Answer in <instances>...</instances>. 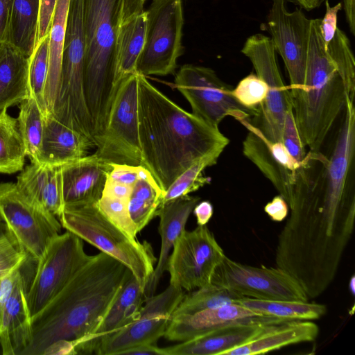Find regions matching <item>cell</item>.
I'll return each mask as SVG.
<instances>
[{"instance_id":"cell-24","label":"cell","mask_w":355,"mask_h":355,"mask_svg":"<svg viewBox=\"0 0 355 355\" xmlns=\"http://www.w3.org/2000/svg\"><path fill=\"white\" fill-rule=\"evenodd\" d=\"M19 189L34 202L58 217L63 209L59 166L31 163L20 171Z\"/></svg>"},{"instance_id":"cell-28","label":"cell","mask_w":355,"mask_h":355,"mask_svg":"<svg viewBox=\"0 0 355 355\" xmlns=\"http://www.w3.org/2000/svg\"><path fill=\"white\" fill-rule=\"evenodd\" d=\"M39 19L40 0H13L5 43L30 58L37 44Z\"/></svg>"},{"instance_id":"cell-47","label":"cell","mask_w":355,"mask_h":355,"mask_svg":"<svg viewBox=\"0 0 355 355\" xmlns=\"http://www.w3.org/2000/svg\"><path fill=\"white\" fill-rule=\"evenodd\" d=\"M13 0H0V45L6 42Z\"/></svg>"},{"instance_id":"cell-49","label":"cell","mask_w":355,"mask_h":355,"mask_svg":"<svg viewBox=\"0 0 355 355\" xmlns=\"http://www.w3.org/2000/svg\"><path fill=\"white\" fill-rule=\"evenodd\" d=\"M193 212L196 218L198 225H206L212 217L214 208L208 200L198 202L193 208Z\"/></svg>"},{"instance_id":"cell-45","label":"cell","mask_w":355,"mask_h":355,"mask_svg":"<svg viewBox=\"0 0 355 355\" xmlns=\"http://www.w3.org/2000/svg\"><path fill=\"white\" fill-rule=\"evenodd\" d=\"M22 265L15 268L0 279V322L8 299L11 295L14 286L21 272V269Z\"/></svg>"},{"instance_id":"cell-18","label":"cell","mask_w":355,"mask_h":355,"mask_svg":"<svg viewBox=\"0 0 355 355\" xmlns=\"http://www.w3.org/2000/svg\"><path fill=\"white\" fill-rule=\"evenodd\" d=\"M110 168L94 153L59 166L64 205L97 202Z\"/></svg>"},{"instance_id":"cell-40","label":"cell","mask_w":355,"mask_h":355,"mask_svg":"<svg viewBox=\"0 0 355 355\" xmlns=\"http://www.w3.org/2000/svg\"><path fill=\"white\" fill-rule=\"evenodd\" d=\"M26 259L17 239L0 217V279L21 266Z\"/></svg>"},{"instance_id":"cell-38","label":"cell","mask_w":355,"mask_h":355,"mask_svg":"<svg viewBox=\"0 0 355 355\" xmlns=\"http://www.w3.org/2000/svg\"><path fill=\"white\" fill-rule=\"evenodd\" d=\"M268 92L267 85L256 74L243 78L232 90L235 100L245 108L258 115L259 108L265 101ZM254 116V117H255Z\"/></svg>"},{"instance_id":"cell-41","label":"cell","mask_w":355,"mask_h":355,"mask_svg":"<svg viewBox=\"0 0 355 355\" xmlns=\"http://www.w3.org/2000/svg\"><path fill=\"white\" fill-rule=\"evenodd\" d=\"M282 143L289 155L300 164L306 153L296 125L293 106L288 107L284 116L282 130Z\"/></svg>"},{"instance_id":"cell-11","label":"cell","mask_w":355,"mask_h":355,"mask_svg":"<svg viewBox=\"0 0 355 355\" xmlns=\"http://www.w3.org/2000/svg\"><path fill=\"white\" fill-rule=\"evenodd\" d=\"M89 255L83 240L67 231L55 236L37 262L35 273L26 292L31 318L39 313L67 284Z\"/></svg>"},{"instance_id":"cell-22","label":"cell","mask_w":355,"mask_h":355,"mask_svg":"<svg viewBox=\"0 0 355 355\" xmlns=\"http://www.w3.org/2000/svg\"><path fill=\"white\" fill-rule=\"evenodd\" d=\"M27 287L21 272L6 304L0 322L3 355H21L32 341L31 316L26 299Z\"/></svg>"},{"instance_id":"cell-42","label":"cell","mask_w":355,"mask_h":355,"mask_svg":"<svg viewBox=\"0 0 355 355\" xmlns=\"http://www.w3.org/2000/svg\"><path fill=\"white\" fill-rule=\"evenodd\" d=\"M111 168L107 173L106 180L133 187L139 179V166L126 164H110Z\"/></svg>"},{"instance_id":"cell-4","label":"cell","mask_w":355,"mask_h":355,"mask_svg":"<svg viewBox=\"0 0 355 355\" xmlns=\"http://www.w3.org/2000/svg\"><path fill=\"white\" fill-rule=\"evenodd\" d=\"M124 0H83L86 104L94 139L103 132L118 87L116 41Z\"/></svg>"},{"instance_id":"cell-1","label":"cell","mask_w":355,"mask_h":355,"mask_svg":"<svg viewBox=\"0 0 355 355\" xmlns=\"http://www.w3.org/2000/svg\"><path fill=\"white\" fill-rule=\"evenodd\" d=\"M138 122L141 166L164 191L200 158L223 153L230 140L189 113L138 74Z\"/></svg>"},{"instance_id":"cell-3","label":"cell","mask_w":355,"mask_h":355,"mask_svg":"<svg viewBox=\"0 0 355 355\" xmlns=\"http://www.w3.org/2000/svg\"><path fill=\"white\" fill-rule=\"evenodd\" d=\"M320 25L321 19H310L303 83L291 94L302 142L312 152L320 151L346 99L343 80L327 51Z\"/></svg>"},{"instance_id":"cell-15","label":"cell","mask_w":355,"mask_h":355,"mask_svg":"<svg viewBox=\"0 0 355 355\" xmlns=\"http://www.w3.org/2000/svg\"><path fill=\"white\" fill-rule=\"evenodd\" d=\"M309 20L300 9L288 11L285 0H272L266 21L261 26L270 34L275 51L284 62L290 94L299 90L303 83Z\"/></svg>"},{"instance_id":"cell-31","label":"cell","mask_w":355,"mask_h":355,"mask_svg":"<svg viewBox=\"0 0 355 355\" xmlns=\"http://www.w3.org/2000/svg\"><path fill=\"white\" fill-rule=\"evenodd\" d=\"M7 110L0 112V173L12 174L24 169L27 153L17 119Z\"/></svg>"},{"instance_id":"cell-50","label":"cell","mask_w":355,"mask_h":355,"mask_svg":"<svg viewBox=\"0 0 355 355\" xmlns=\"http://www.w3.org/2000/svg\"><path fill=\"white\" fill-rule=\"evenodd\" d=\"M288 2L299 6L300 8L311 11L319 8L327 0H286ZM343 8L350 9L355 6V0H343Z\"/></svg>"},{"instance_id":"cell-12","label":"cell","mask_w":355,"mask_h":355,"mask_svg":"<svg viewBox=\"0 0 355 355\" xmlns=\"http://www.w3.org/2000/svg\"><path fill=\"white\" fill-rule=\"evenodd\" d=\"M172 250L166 266L170 284L188 292L209 284L216 268L225 256L206 225L184 230Z\"/></svg>"},{"instance_id":"cell-13","label":"cell","mask_w":355,"mask_h":355,"mask_svg":"<svg viewBox=\"0 0 355 355\" xmlns=\"http://www.w3.org/2000/svg\"><path fill=\"white\" fill-rule=\"evenodd\" d=\"M211 283L237 295L257 300L309 299L296 281L279 268L245 265L227 256L216 268Z\"/></svg>"},{"instance_id":"cell-5","label":"cell","mask_w":355,"mask_h":355,"mask_svg":"<svg viewBox=\"0 0 355 355\" xmlns=\"http://www.w3.org/2000/svg\"><path fill=\"white\" fill-rule=\"evenodd\" d=\"M58 218L67 231L125 265L146 290L157 261L150 243L128 236L105 217L97 202L65 205Z\"/></svg>"},{"instance_id":"cell-29","label":"cell","mask_w":355,"mask_h":355,"mask_svg":"<svg viewBox=\"0 0 355 355\" xmlns=\"http://www.w3.org/2000/svg\"><path fill=\"white\" fill-rule=\"evenodd\" d=\"M69 1L58 0L49 32V68L44 89L47 116L52 114L60 82Z\"/></svg>"},{"instance_id":"cell-51","label":"cell","mask_w":355,"mask_h":355,"mask_svg":"<svg viewBox=\"0 0 355 355\" xmlns=\"http://www.w3.org/2000/svg\"><path fill=\"white\" fill-rule=\"evenodd\" d=\"M121 354L125 355H164L162 347H159L154 344H144L132 347Z\"/></svg>"},{"instance_id":"cell-25","label":"cell","mask_w":355,"mask_h":355,"mask_svg":"<svg viewBox=\"0 0 355 355\" xmlns=\"http://www.w3.org/2000/svg\"><path fill=\"white\" fill-rule=\"evenodd\" d=\"M318 334V326L310 320L286 321L224 355L263 354L287 345L313 341Z\"/></svg>"},{"instance_id":"cell-48","label":"cell","mask_w":355,"mask_h":355,"mask_svg":"<svg viewBox=\"0 0 355 355\" xmlns=\"http://www.w3.org/2000/svg\"><path fill=\"white\" fill-rule=\"evenodd\" d=\"M132 189L128 185L106 180L102 194L128 200Z\"/></svg>"},{"instance_id":"cell-23","label":"cell","mask_w":355,"mask_h":355,"mask_svg":"<svg viewBox=\"0 0 355 355\" xmlns=\"http://www.w3.org/2000/svg\"><path fill=\"white\" fill-rule=\"evenodd\" d=\"M94 144L53 116L45 119L40 163L60 166L87 155Z\"/></svg>"},{"instance_id":"cell-26","label":"cell","mask_w":355,"mask_h":355,"mask_svg":"<svg viewBox=\"0 0 355 355\" xmlns=\"http://www.w3.org/2000/svg\"><path fill=\"white\" fill-rule=\"evenodd\" d=\"M29 58L6 43L0 45V112L30 97Z\"/></svg>"},{"instance_id":"cell-14","label":"cell","mask_w":355,"mask_h":355,"mask_svg":"<svg viewBox=\"0 0 355 355\" xmlns=\"http://www.w3.org/2000/svg\"><path fill=\"white\" fill-rule=\"evenodd\" d=\"M184 294L180 287L169 284L161 293L147 297L138 318L125 327L101 340L93 353L121 354L139 345L156 343L164 336Z\"/></svg>"},{"instance_id":"cell-19","label":"cell","mask_w":355,"mask_h":355,"mask_svg":"<svg viewBox=\"0 0 355 355\" xmlns=\"http://www.w3.org/2000/svg\"><path fill=\"white\" fill-rule=\"evenodd\" d=\"M200 198L186 195L162 203L155 216L159 218V233L161 236V248L157 263L145 290L146 297L154 295L160 279L166 271L169 253L185 230L188 218Z\"/></svg>"},{"instance_id":"cell-20","label":"cell","mask_w":355,"mask_h":355,"mask_svg":"<svg viewBox=\"0 0 355 355\" xmlns=\"http://www.w3.org/2000/svg\"><path fill=\"white\" fill-rule=\"evenodd\" d=\"M146 298L144 289L132 275L123 286L96 328L76 348V354L93 353L101 340L135 321Z\"/></svg>"},{"instance_id":"cell-2","label":"cell","mask_w":355,"mask_h":355,"mask_svg":"<svg viewBox=\"0 0 355 355\" xmlns=\"http://www.w3.org/2000/svg\"><path fill=\"white\" fill-rule=\"evenodd\" d=\"M132 275L125 265L104 252L89 256L64 288L31 318L32 341L21 355H43L60 340L72 341L76 350Z\"/></svg>"},{"instance_id":"cell-27","label":"cell","mask_w":355,"mask_h":355,"mask_svg":"<svg viewBox=\"0 0 355 355\" xmlns=\"http://www.w3.org/2000/svg\"><path fill=\"white\" fill-rule=\"evenodd\" d=\"M146 12L132 15L121 22L116 41V76L117 85L127 76L136 73V65L144 49Z\"/></svg>"},{"instance_id":"cell-9","label":"cell","mask_w":355,"mask_h":355,"mask_svg":"<svg viewBox=\"0 0 355 355\" xmlns=\"http://www.w3.org/2000/svg\"><path fill=\"white\" fill-rule=\"evenodd\" d=\"M173 86L188 101L192 114L214 128L227 116L239 121L255 116L235 100L231 87L211 68L184 64L175 73Z\"/></svg>"},{"instance_id":"cell-39","label":"cell","mask_w":355,"mask_h":355,"mask_svg":"<svg viewBox=\"0 0 355 355\" xmlns=\"http://www.w3.org/2000/svg\"><path fill=\"white\" fill-rule=\"evenodd\" d=\"M128 200L102 194L97 202L101 211L128 236L136 239L138 233L128 207Z\"/></svg>"},{"instance_id":"cell-7","label":"cell","mask_w":355,"mask_h":355,"mask_svg":"<svg viewBox=\"0 0 355 355\" xmlns=\"http://www.w3.org/2000/svg\"><path fill=\"white\" fill-rule=\"evenodd\" d=\"M146 12L145 42L136 73L145 77L174 74L184 51L182 0H152Z\"/></svg>"},{"instance_id":"cell-37","label":"cell","mask_w":355,"mask_h":355,"mask_svg":"<svg viewBox=\"0 0 355 355\" xmlns=\"http://www.w3.org/2000/svg\"><path fill=\"white\" fill-rule=\"evenodd\" d=\"M49 33L36 45L29 58L28 87L30 97L33 98L39 105L45 119L47 117L44 89L49 68Z\"/></svg>"},{"instance_id":"cell-52","label":"cell","mask_w":355,"mask_h":355,"mask_svg":"<svg viewBox=\"0 0 355 355\" xmlns=\"http://www.w3.org/2000/svg\"><path fill=\"white\" fill-rule=\"evenodd\" d=\"M348 287H349V292L351 293V294L352 295H354V293H355V277L354 275L351 277V278L349 281Z\"/></svg>"},{"instance_id":"cell-34","label":"cell","mask_w":355,"mask_h":355,"mask_svg":"<svg viewBox=\"0 0 355 355\" xmlns=\"http://www.w3.org/2000/svg\"><path fill=\"white\" fill-rule=\"evenodd\" d=\"M243 297L224 287L210 283L184 294L172 317L236 304Z\"/></svg>"},{"instance_id":"cell-10","label":"cell","mask_w":355,"mask_h":355,"mask_svg":"<svg viewBox=\"0 0 355 355\" xmlns=\"http://www.w3.org/2000/svg\"><path fill=\"white\" fill-rule=\"evenodd\" d=\"M251 61L256 75L267 85L268 92L255 116L262 134L273 142H282V130L286 110L292 106L290 90L284 84L270 37L261 33L248 37L241 50Z\"/></svg>"},{"instance_id":"cell-36","label":"cell","mask_w":355,"mask_h":355,"mask_svg":"<svg viewBox=\"0 0 355 355\" xmlns=\"http://www.w3.org/2000/svg\"><path fill=\"white\" fill-rule=\"evenodd\" d=\"M327 46L343 80L346 96L354 101L355 60L347 35L338 27L334 37Z\"/></svg>"},{"instance_id":"cell-43","label":"cell","mask_w":355,"mask_h":355,"mask_svg":"<svg viewBox=\"0 0 355 355\" xmlns=\"http://www.w3.org/2000/svg\"><path fill=\"white\" fill-rule=\"evenodd\" d=\"M325 14L321 19V31L324 40L327 44L334 37L338 28V14L343 9L342 2H339L334 6H331L329 0L324 2Z\"/></svg>"},{"instance_id":"cell-32","label":"cell","mask_w":355,"mask_h":355,"mask_svg":"<svg viewBox=\"0 0 355 355\" xmlns=\"http://www.w3.org/2000/svg\"><path fill=\"white\" fill-rule=\"evenodd\" d=\"M163 195V191L153 177L148 179L139 178L134 184L128 207L138 232L155 217Z\"/></svg>"},{"instance_id":"cell-17","label":"cell","mask_w":355,"mask_h":355,"mask_svg":"<svg viewBox=\"0 0 355 355\" xmlns=\"http://www.w3.org/2000/svg\"><path fill=\"white\" fill-rule=\"evenodd\" d=\"M286 321L259 316L228 324L179 344L162 347L164 355H224Z\"/></svg>"},{"instance_id":"cell-33","label":"cell","mask_w":355,"mask_h":355,"mask_svg":"<svg viewBox=\"0 0 355 355\" xmlns=\"http://www.w3.org/2000/svg\"><path fill=\"white\" fill-rule=\"evenodd\" d=\"M17 119L27 156L31 163L39 164L45 116L33 98L28 97L19 104V112Z\"/></svg>"},{"instance_id":"cell-6","label":"cell","mask_w":355,"mask_h":355,"mask_svg":"<svg viewBox=\"0 0 355 355\" xmlns=\"http://www.w3.org/2000/svg\"><path fill=\"white\" fill-rule=\"evenodd\" d=\"M95 147L96 156L108 164L141 166L137 73L119 83L106 125L96 139Z\"/></svg>"},{"instance_id":"cell-30","label":"cell","mask_w":355,"mask_h":355,"mask_svg":"<svg viewBox=\"0 0 355 355\" xmlns=\"http://www.w3.org/2000/svg\"><path fill=\"white\" fill-rule=\"evenodd\" d=\"M261 316L284 320H313L320 318L327 312L325 305L308 301L264 300L244 297L237 301Z\"/></svg>"},{"instance_id":"cell-35","label":"cell","mask_w":355,"mask_h":355,"mask_svg":"<svg viewBox=\"0 0 355 355\" xmlns=\"http://www.w3.org/2000/svg\"><path fill=\"white\" fill-rule=\"evenodd\" d=\"M221 152L210 153L190 166L182 173L164 191L162 203L189 195L209 184L211 178L203 175L204 170L216 164Z\"/></svg>"},{"instance_id":"cell-44","label":"cell","mask_w":355,"mask_h":355,"mask_svg":"<svg viewBox=\"0 0 355 355\" xmlns=\"http://www.w3.org/2000/svg\"><path fill=\"white\" fill-rule=\"evenodd\" d=\"M58 0H40L39 30L37 44L50 32Z\"/></svg>"},{"instance_id":"cell-21","label":"cell","mask_w":355,"mask_h":355,"mask_svg":"<svg viewBox=\"0 0 355 355\" xmlns=\"http://www.w3.org/2000/svg\"><path fill=\"white\" fill-rule=\"evenodd\" d=\"M259 316L261 315L239 304L173 316L164 337L170 341L183 342L226 324Z\"/></svg>"},{"instance_id":"cell-16","label":"cell","mask_w":355,"mask_h":355,"mask_svg":"<svg viewBox=\"0 0 355 355\" xmlns=\"http://www.w3.org/2000/svg\"><path fill=\"white\" fill-rule=\"evenodd\" d=\"M239 122L248 130L243 142V155L271 182L289 207L300 164L289 155L282 142L268 139L250 119Z\"/></svg>"},{"instance_id":"cell-46","label":"cell","mask_w":355,"mask_h":355,"mask_svg":"<svg viewBox=\"0 0 355 355\" xmlns=\"http://www.w3.org/2000/svg\"><path fill=\"white\" fill-rule=\"evenodd\" d=\"M264 211L272 221L282 222L288 216V205L285 199L278 195L265 205Z\"/></svg>"},{"instance_id":"cell-8","label":"cell","mask_w":355,"mask_h":355,"mask_svg":"<svg viewBox=\"0 0 355 355\" xmlns=\"http://www.w3.org/2000/svg\"><path fill=\"white\" fill-rule=\"evenodd\" d=\"M0 217L27 259L36 263L62 228L55 215L26 196L14 182H0Z\"/></svg>"}]
</instances>
